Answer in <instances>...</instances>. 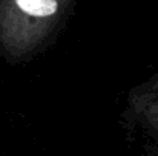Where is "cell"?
Returning <instances> with one entry per match:
<instances>
[{"mask_svg":"<svg viewBox=\"0 0 158 156\" xmlns=\"http://www.w3.org/2000/svg\"><path fill=\"white\" fill-rule=\"evenodd\" d=\"M68 0H2L0 49L19 61L42 48L60 23Z\"/></svg>","mask_w":158,"mask_h":156,"instance_id":"cell-1","label":"cell"}]
</instances>
